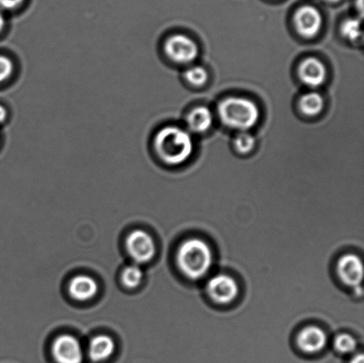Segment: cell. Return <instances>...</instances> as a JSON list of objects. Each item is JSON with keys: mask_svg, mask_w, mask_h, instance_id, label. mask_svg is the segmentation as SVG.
Instances as JSON below:
<instances>
[{"mask_svg": "<svg viewBox=\"0 0 364 363\" xmlns=\"http://www.w3.org/2000/svg\"><path fill=\"white\" fill-rule=\"evenodd\" d=\"M176 261L182 275L192 281L201 280L213 268V251L201 238H188L178 249Z\"/></svg>", "mask_w": 364, "mask_h": 363, "instance_id": "cell-1", "label": "cell"}, {"mask_svg": "<svg viewBox=\"0 0 364 363\" xmlns=\"http://www.w3.org/2000/svg\"><path fill=\"white\" fill-rule=\"evenodd\" d=\"M154 148L163 162L179 166L187 162L194 152V141L188 131L179 126L162 128L156 134Z\"/></svg>", "mask_w": 364, "mask_h": 363, "instance_id": "cell-2", "label": "cell"}, {"mask_svg": "<svg viewBox=\"0 0 364 363\" xmlns=\"http://www.w3.org/2000/svg\"><path fill=\"white\" fill-rule=\"evenodd\" d=\"M218 114L225 126L231 129L247 131L259 122V109L252 99L228 97L218 106Z\"/></svg>", "mask_w": 364, "mask_h": 363, "instance_id": "cell-3", "label": "cell"}, {"mask_svg": "<svg viewBox=\"0 0 364 363\" xmlns=\"http://www.w3.org/2000/svg\"><path fill=\"white\" fill-rule=\"evenodd\" d=\"M164 49L167 57L178 64L192 63L199 55L198 44L184 34L171 36L166 39Z\"/></svg>", "mask_w": 364, "mask_h": 363, "instance_id": "cell-4", "label": "cell"}, {"mask_svg": "<svg viewBox=\"0 0 364 363\" xmlns=\"http://www.w3.org/2000/svg\"><path fill=\"white\" fill-rule=\"evenodd\" d=\"M206 293L210 300L218 305H228L235 300L239 293L237 281L227 273H217L206 283Z\"/></svg>", "mask_w": 364, "mask_h": 363, "instance_id": "cell-5", "label": "cell"}, {"mask_svg": "<svg viewBox=\"0 0 364 363\" xmlns=\"http://www.w3.org/2000/svg\"><path fill=\"white\" fill-rule=\"evenodd\" d=\"M128 254L136 264H145L155 257L156 248L153 238L142 230H134L127 239Z\"/></svg>", "mask_w": 364, "mask_h": 363, "instance_id": "cell-6", "label": "cell"}, {"mask_svg": "<svg viewBox=\"0 0 364 363\" xmlns=\"http://www.w3.org/2000/svg\"><path fill=\"white\" fill-rule=\"evenodd\" d=\"M294 24L298 33L306 38H315L323 26V16L316 7L306 5L297 10Z\"/></svg>", "mask_w": 364, "mask_h": 363, "instance_id": "cell-7", "label": "cell"}, {"mask_svg": "<svg viewBox=\"0 0 364 363\" xmlns=\"http://www.w3.org/2000/svg\"><path fill=\"white\" fill-rule=\"evenodd\" d=\"M337 273L346 286L351 288L361 286L364 275L362 259L355 254L342 256L337 263Z\"/></svg>", "mask_w": 364, "mask_h": 363, "instance_id": "cell-8", "label": "cell"}, {"mask_svg": "<svg viewBox=\"0 0 364 363\" xmlns=\"http://www.w3.org/2000/svg\"><path fill=\"white\" fill-rule=\"evenodd\" d=\"M53 354L57 363H81L83 351L80 342L74 337L63 335L53 345Z\"/></svg>", "mask_w": 364, "mask_h": 363, "instance_id": "cell-9", "label": "cell"}, {"mask_svg": "<svg viewBox=\"0 0 364 363\" xmlns=\"http://www.w3.org/2000/svg\"><path fill=\"white\" fill-rule=\"evenodd\" d=\"M327 344V334L318 326L305 327L297 336L298 347L306 354L321 353L326 347Z\"/></svg>", "mask_w": 364, "mask_h": 363, "instance_id": "cell-10", "label": "cell"}, {"mask_svg": "<svg viewBox=\"0 0 364 363\" xmlns=\"http://www.w3.org/2000/svg\"><path fill=\"white\" fill-rule=\"evenodd\" d=\"M299 77L306 87L316 88L321 87L327 78V67L322 60L309 57L299 67Z\"/></svg>", "mask_w": 364, "mask_h": 363, "instance_id": "cell-11", "label": "cell"}, {"mask_svg": "<svg viewBox=\"0 0 364 363\" xmlns=\"http://www.w3.org/2000/svg\"><path fill=\"white\" fill-rule=\"evenodd\" d=\"M69 291L74 300L87 301L97 294L98 284L90 276H78L71 281Z\"/></svg>", "mask_w": 364, "mask_h": 363, "instance_id": "cell-12", "label": "cell"}, {"mask_svg": "<svg viewBox=\"0 0 364 363\" xmlns=\"http://www.w3.org/2000/svg\"><path fill=\"white\" fill-rule=\"evenodd\" d=\"M213 114L205 106L196 107L187 117L188 129L195 134H203L210 129L213 124Z\"/></svg>", "mask_w": 364, "mask_h": 363, "instance_id": "cell-13", "label": "cell"}, {"mask_svg": "<svg viewBox=\"0 0 364 363\" xmlns=\"http://www.w3.org/2000/svg\"><path fill=\"white\" fill-rule=\"evenodd\" d=\"M115 351L112 337L105 335L95 337L89 345L88 354L92 361L101 362L108 360Z\"/></svg>", "mask_w": 364, "mask_h": 363, "instance_id": "cell-14", "label": "cell"}, {"mask_svg": "<svg viewBox=\"0 0 364 363\" xmlns=\"http://www.w3.org/2000/svg\"><path fill=\"white\" fill-rule=\"evenodd\" d=\"M324 106L323 96L316 92H309L299 99V109L306 116L314 117L322 112Z\"/></svg>", "mask_w": 364, "mask_h": 363, "instance_id": "cell-15", "label": "cell"}, {"mask_svg": "<svg viewBox=\"0 0 364 363\" xmlns=\"http://www.w3.org/2000/svg\"><path fill=\"white\" fill-rule=\"evenodd\" d=\"M333 347L338 354L343 355L352 354L358 350V340L350 334H338L334 339Z\"/></svg>", "mask_w": 364, "mask_h": 363, "instance_id": "cell-16", "label": "cell"}, {"mask_svg": "<svg viewBox=\"0 0 364 363\" xmlns=\"http://www.w3.org/2000/svg\"><path fill=\"white\" fill-rule=\"evenodd\" d=\"M341 34L351 42H358L363 37L361 21L358 18L346 20L341 26Z\"/></svg>", "mask_w": 364, "mask_h": 363, "instance_id": "cell-17", "label": "cell"}, {"mask_svg": "<svg viewBox=\"0 0 364 363\" xmlns=\"http://www.w3.org/2000/svg\"><path fill=\"white\" fill-rule=\"evenodd\" d=\"M144 280V272L137 264L127 266L122 273V281L124 286L134 289L140 286Z\"/></svg>", "mask_w": 364, "mask_h": 363, "instance_id": "cell-18", "label": "cell"}, {"mask_svg": "<svg viewBox=\"0 0 364 363\" xmlns=\"http://www.w3.org/2000/svg\"><path fill=\"white\" fill-rule=\"evenodd\" d=\"M184 77L188 84L195 87H201L208 80V73L205 67L193 66L185 71Z\"/></svg>", "mask_w": 364, "mask_h": 363, "instance_id": "cell-19", "label": "cell"}, {"mask_svg": "<svg viewBox=\"0 0 364 363\" xmlns=\"http://www.w3.org/2000/svg\"><path fill=\"white\" fill-rule=\"evenodd\" d=\"M255 138L247 131H241L234 140L235 148L241 154H248L255 148Z\"/></svg>", "mask_w": 364, "mask_h": 363, "instance_id": "cell-20", "label": "cell"}, {"mask_svg": "<svg viewBox=\"0 0 364 363\" xmlns=\"http://www.w3.org/2000/svg\"><path fill=\"white\" fill-rule=\"evenodd\" d=\"M14 70L13 60L6 55H0V84L9 80Z\"/></svg>", "mask_w": 364, "mask_h": 363, "instance_id": "cell-21", "label": "cell"}, {"mask_svg": "<svg viewBox=\"0 0 364 363\" xmlns=\"http://www.w3.org/2000/svg\"><path fill=\"white\" fill-rule=\"evenodd\" d=\"M23 0H0V7L6 10H12L19 6Z\"/></svg>", "mask_w": 364, "mask_h": 363, "instance_id": "cell-22", "label": "cell"}, {"mask_svg": "<svg viewBox=\"0 0 364 363\" xmlns=\"http://www.w3.org/2000/svg\"><path fill=\"white\" fill-rule=\"evenodd\" d=\"M7 116H9V113H7V110L5 107L0 105V124L5 122L7 119Z\"/></svg>", "mask_w": 364, "mask_h": 363, "instance_id": "cell-23", "label": "cell"}, {"mask_svg": "<svg viewBox=\"0 0 364 363\" xmlns=\"http://www.w3.org/2000/svg\"><path fill=\"white\" fill-rule=\"evenodd\" d=\"M349 363H364L363 354L362 353L355 354Z\"/></svg>", "mask_w": 364, "mask_h": 363, "instance_id": "cell-24", "label": "cell"}, {"mask_svg": "<svg viewBox=\"0 0 364 363\" xmlns=\"http://www.w3.org/2000/svg\"><path fill=\"white\" fill-rule=\"evenodd\" d=\"M6 25V19L5 16H3V13L0 12V33H1V31L4 30V28H5Z\"/></svg>", "mask_w": 364, "mask_h": 363, "instance_id": "cell-25", "label": "cell"}, {"mask_svg": "<svg viewBox=\"0 0 364 363\" xmlns=\"http://www.w3.org/2000/svg\"><path fill=\"white\" fill-rule=\"evenodd\" d=\"M353 289H354L355 294L356 295V296H358V297H362L363 296V291L362 286H358V287H355V288H353Z\"/></svg>", "mask_w": 364, "mask_h": 363, "instance_id": "cell-26", "label": "cell"}, {"mask_svg": "<svg viewBox=\"0 0 364 363\" xmlns=\"http://www.w3.org/2000/svg\"><path fill=\"white\" fill-rule=\"evenodd\" d=\"M358 6L360 10H361V13L363 12V0H359V4H358Z\"/></svg>", "mask_w": 364, "mask_h": 363, "instance_id": "cell-27", "label": "cell"}, {"mask_svg": "<svg viewBox=\"0 0 364 363\" xmlns=\"http://www.w3.org/2000/svg\"><path fill=\"white\" fill-rule=\"evenodd\" d=\"M328 1H330V2H337V1H340V0H328Z\"/></svg>", "mask_w": 364, "mask_h": 363, "instance_id": "cell-28", "label": "cell"}]
</instances>
